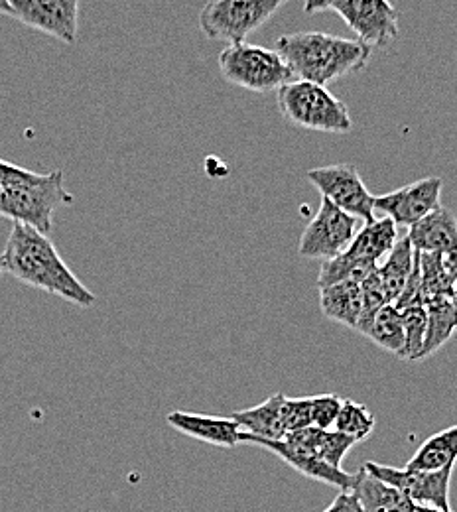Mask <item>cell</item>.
I'll use <instances>...</instances> for the list:
<instances>
[{"label":"cell","mask_w":457,"mask_h":512,"mask_svg":"<svg viewBox=\"0 0 457 512\" xmlns=\"http://www.w3.org/2000/svg\"><path fill=\"white\" fill-rule=\"evenodd\" d=\"M424 310H426L428 325H426V339L420 353V361L440 351L457 331V314L452 296L426 300Z\"/></svg>","instance_id":"cell-20"},{"label":"cell","mask_w":457,"mask_h":512,"mask_svg":"<svg viewBox=\"0 0 457 512\" xmlns=\"http://www.w3.org/2000/svg\"><path fill=\"white\" fill-rule=\"evenodd\" d=\"M166 422L176 432L217 448L233 449L241 444V428L231 418L174 410L166 416Z\"/></svg>","instance_id":"cell-15"},{"label":"cell","mask_w":457,"mask_h":512,"mask_svg":"<svg viewBox=\"0 0 457 512\" xmlns=\"http://www.w3.org/2000/svg\"><path fill=\"white\" fill-rule=\"evenodd\" d=\"M333 430L347 434V436L355 438L357 442H363L375 430V416L371 414V410L365 404L347 398L341 402V410L337 414Z\"/></svg>","instance_id":"cell-25"},{"label":"cell","mask_w":457,"mask_h":512,"mask_svg":"<svg viewBox=\"0 0 457 512\" xmlns=\"http://www.w3.org/2000/svg\"><path fill=\"white\" fill-rule=\"evenodd\" d=\"M357 227V217L341 211L322 197L318 213L312 217L300 237L298 255L310 260L335 258L349 247V243L357 235Z\"/></svg>","instance_id":"cell-9"},{"label":"cell","mask_w":457,"mask_h":512,"mask_svg":"<svg viewBox=\"0 0 457 512\" xmlns=\"http://www.w3.org/2000/svg\"><path fill=\"white\" fill-rule=\"evenodd\" d=\"M282 416H284V426L286 432L300 430L312 426V398H284L282 406Z\"/></svg>","instance_id":"cell-29"},{"label":"cell","mask_w":457,"mask_h":512,"mask_svg":"<svg viewBox=\"0 0 457 512\" xmlns=\"http://www.w3.org/2000/svg\"><path fill=\"white\" fill-rule=\"evenodd\" d=\"M418 256V270L422 280V302L432 298L454 296L456 286L446 268L444 255L438 253H416Z\"/></svg>","instance_id":"cell-24"},{"label":"cell","mask_w":457,"mask_h":512,"mask_svg":"<svg viewBox=\"0 0 457 512\" xmlns=\"http://www.w3.org/2000/svg\"><path fill=\"white\" fill-rule=\"evenodd\" d=\"M284 394L276 392L270 398H266L259 406L245 408L233 412L229 418L237 422L241 432L261 438V440H282L286 436L282 406H284Z\"/></svg>","instance_id":"cell-17"},{"label":"cell","mask_w":457,"mask_h":512,"mask_svg":"<svg viewBox=\"0 0 457 512\" xmlns=\"http://www.w3.org/2000/svg\"><path fill=\"white\" fill-rule=\"evenodd\" d=\"M73 199V193L67 192L64 186V172L54 170L40 174L34 182L0 188V217L50 235L56 211L71 205Z\"/></svg>","instance_id":"cell-4"},{"label":"cell","mask_w":457,"mask_h":512,"mask_svg":"<svg viewBox=\"0 0 457 512\" xmlns=\"http://www.w3.org/2000/svg\"><path fill=\"white\" fill-rule=\"evenodd\" d=\"M278 111L290 125L327 134H345L353 128L349 109L324 85L288 81L278 89Z\"/></svg>","instance_id":"cell-3"},{"label":"cell","mask_w":457,"mask_h":512,"mask_svg":"<svg viewBox=\"0 0 457 512\" xmlns=\"http://www.w3.org/2000/svg\"><path fill=\"white\" fill-rule=\"evenodd\" d=\"M312 398V426L320 430H333L343 398L337 394H318Z\"/></svg>","instance_id":"cell-28"},{"label":"cell","mask_w":457,"mask_h":512,"mask_svg":"<svg viewBox=\"0 0 457 512\" xmlns=\"http://www.w3.org/2000/svg\"><path fill=\"white\" fill-rule=\"evenodd\" d=\"M308 182L322 197L341 211L371 223L375 217V195L363 184L359 172L351 164L322 166L306 172Z\"/></svg>","instance_id":"cell-8"},{"label":"cell","mask_w":457,"mask_h":512,"mask_svg":"<svg viewBox=\"0 0 457 512\" xmlns=\"http://www.w3.org/2000/svg\"><path fill=\"white\" fill-rule=\"evenodd\" d=\"M396 241L398 229L391 219L381 217L373 219L371 223H365L363 229L357 231V235L341 255L322 262L320 276L316 280L318 288L351 278L361 282L385 260V256L391 253Z\"/></svg>","instance_id":"cell-5"},{"label":"cell","mask_w":457,"mask_h":512,"mask_svg":"<svg viewBox=\"0 0 457 512\" xmlns=\"http://www.w3.org/2000/svg\"><path fill=\"white\" fill-rule=\"evenodd\" d=\"M333 2H335V0H306V4H304V12H306V14L326 12V10H329V6H331Z\"/></svg>","instance_id":"cell-32"},{"label":"cell","mask_w":457,"mask_h":512,"mask_svg":"<svg viewBox=\"0 0 457 512\" xmlns=\"http://www.w3.org/2000/svg\"><path fill=\"white\" fill-rule=\"evenodd\" d=\"M38 178H40V174H36L32 170H24V168H20L16 164H10V162L0 158V188L34 182Z\"/></svg>","instance_id":"cell-30"},{"label":"cell","mask_w":457,"mask_h":512,"mask_svg":"<svg viewBox=\"0 0 457 512\" xmlns=\"http://www.w3.org/2000/svg\"><path fill=\"white\" fill-rule=\"evenodd\" d=\"M416 512H452V511H446V509H436V507H422V505H416Z\"/></svg>","instance_id":"cell-34"},{"label":"cell","mask_w":457,"mask_h":512,"mask_svg":"<svg viewBox=\"0 0 457 512\" xmlns=\"http://www.w3.org/2000/svg\"><path fill=\"white\" fill-rule=\"evenodd\" d=\"M4 274V262H2V256H0V276Z\"/></svg>","instance_id":"cell-37"},{"label":"cell","mask_w":457,"mask_h":512,"mask_svg":"<svg viewBox=\"0 0 457 512\" xmlns=\"http://www.w3.org/2000/svg\"><path fill=\"white\" fill-rule=\"evenodd\" d=\"M288 0H209L199 10V30L209 40L243 44Z\"/></svg>","instance_id":"cell-7"},{"label":"cell","mask_w":457,"mask_h":512,"mask_svg":"<svg viewBox=\"0 0 457 512\" xmlns=\"http://www.w3.org/2000/svg\"><path fill=\"white\" fill-rule=\"evenodd\" d=\"M357 444L359 442L347 434H341L337 430H324L322 438H320V446H318V457L322 461H326L327 465L341 469L343 459Z\"/></svg>","instance_id":"cell-27"},{"label":"cell","mask_w":457,"mask_h":512,"mask_svg":"<svg viewBox=\"0 0 457 512\" xmlns=\"http://www.w3.org/2000/svg\"><path fill=\"white\" fill-rule=\"evenodd\" d=\"M457 465V426L428 438L404 469L408 471H442Z\"/></svg>","instance_id":"cell-21"},{"label":"cell","mask_w":457,"mask_h":512,"mask_svg":"<svg viewBox=\"0 0 457 512\" xmlns=\"http://www.w3.org/2000/svg\"><path fill=\"white\" fill-rule=\"evenodd\" d=\"M452 302H454V308H456V314H457V290L454 292V296H452Z\"/></svg>","instance_id":"cell-36"},{"label":"cell","mask_w":457,"mask_h":512,"mask_svg":"<svg viewBox=\"0 0 457 512\" xmlns=\"http://www.w3.org/2000/svg\"><path fill=\"white\" fill-rule=\"evenodd\" d=\"M239 442L241 444H253L259 448L266 449L270 453H274L276 457H280L284 463H288L292 469H296L298 473H302L308 479L326 483L331 487H337L341 491H351L357 483V473H347L343 469H335L331 465H327L326 461H322L316 455L304 453L300 449L290 448L284 440H261V438H253L245 432L239 434Z\"/></svg>","instance_id":"cell-14"},{"label":"cell","mask_w":457,"mask_h":512,"mask_svg":"<svg viewBox=\"0 0 457 512\" xmlns=\"http://www.w3.org/2000/svg\"><path fill=\"white\" fill-rule=\"evenodd\" d=\"M402 314V327H404V345L402 351L398 355V359L402 361H420V353L424 347V339H426V310L424 306H410L400 310Z\"/></svg>","instance_id":"cell-26"},{"label":"cell","mask_w":457,"mask_h":512,"mask_svg":"<svg viewBox=\"0 0 457 512\" xmlns=\"http://www.w3.org/2000/svg\"><path fill=\"white\" fill-rule=\"evenodd\" d=\"M4 272L22 284L54 294L79 308H91L97 296L73 274L50 235L14 223L2 253Z\"/></svg>","instance_id":"cell-1"},{"label":"cell","mask_w":457,"mask_h":512,"mask_svg":"<svg viewBox=\"0 0 457 512\" xmlns=\"http://www.w3.org/2000/svg\"><path fill=\"white\" fill-rule=\"evenodd\" d=\"M324 512H363L355 491H341Z\"/></svg>","instance_id":"cell-31"},{"label":"cell","mask_w":457,"mask_h":512,"mask_svg":"<svg viewBox=\"0 0 457 512\" xmlns=\"http://www.w3.org/2000/svg\"><path fill=\"white\" fill-rule=\"evenodd\" d=\"M414 260H416V251L410 245L408 237H402L394 243L391 253L385 256V260L377 266L387 302L394 304L398 300V296L402 294L412 268H414Z\"/></svg>","instance_id":"cell-22"},{"label":"cell","mask_w":457,"mask_h":512,"mask_svg":"<svg viewBox=\"0 0 457 512\" xmlns=\"http://www.w3.org/2000/svg\"><path fill=\"white\" fill-rule=\"evenodd\" d=\"M361 335L398 357L404 345V327L400 310L394 308V304L383 306L373 316V320L369 321V325L361 331Z\"/></svg>","instance_id":"cell-23"},{"label":"cell","mask_w":457,"mask_h":512,"mask_svg":"<svg viewBox=\"0 0 457 512\" xmlns=\"http://www.w3.org/2000/svg\"><path fill=\"white\" fill-rule=\"evenodd\" d=\"M320 290V310L327 320L355 329L363 312V292L359 280H343Z\"/></svg>","instance_id":"cell-18"},{"label":"cell","mask_w":457,"mask_h":512,"mask_svg":"<svg viewBox=\"0 0 457 512\" xmlns=\"http://www.w3.org/2000/svg\"><path fill=\"white\" fill-rule=\"evenodd\" d=\"M276 52L292 77L324 85L365 69L373 48L326 32H294L276 40Z\"/></svg>","instance_id":"cell-2"},{"label":"cell","mask_w":457,"mask_h":512,"mask_svg":"<svg viewBox=\"0 0 457 512\" xmlns=\"http://www.w3.org/2000/svg\"><path fill=\"white\" fill-rule=\"evenodd\" d=\"M353 491L363 512H416V505L402 491L373 477L363 467L357 471Z\"/></svg>","instance_id":"cell-19"},{"label":"cell","mask_w":457,"mask_h":512,"mask_svg":"<svg viewBox=\"0 0 457 512\" xmlns=\"http://www.w3.org/2000/svg\"><path fill=\"white\" fill-rule=\"evenodd\" d=\"M0 14L8 16V2L6 0H0Z\"/></svg>","instance_id":"cell-35"},{"label":"cell","mask_w":457,"mask_h":512,"mask_svg":"<svg viewBox=\"0 0 457 512\" xmlns=\"http://www.w3.org/2000/svg\"><path fill=\"white\" fill-rule=\"evenodd\" d=\"M406 237L416 253H454L457 251L456 213L440 205L412 227H408Z\"/></svg>","instance_id":"cell-16"},{"label":"cell","mask_w":457,"mask_h":512,"mask_svg":"<svg viewBox=\"0 0 457 512\" xmlns=\"http://www.w3.org/2000/svg\"><path fill=\"white\" fill-rule=\"evenodd\" d=\"M363 469L369 471L373 477L402 491L414 505L452 511L450 485H452L454 467H448L442 471H408V469H394L389 465L367 461Z\"/></svg>","instance_id":"cell-11"},{"label":"cell","mask_w":457,"mask_h":512,"mask_svg":"<svg viewBox=\"0 0 457 512\" xmlns=\"http://www.w3.org/2000/svg\"><path fill=\"white\" fill-rule=\"evenodd\" d=\"M8 16L67 46L77 42L81 0H6Z\"/></svg>","instance_id":"cell-12"},{"label":"cell","mask_w":457,"mask_h":512,"mask_svg":"<svg viewBox=\"0 0 457 512\" xmlns=\"http://www.w3.org/2000/svg\"><path fill=\"white\" fill-rule=\"evenodd\" d=\"M219 71L231 85L253 93L278 91L292 81V71L276 50L253 44H231L219 54Z\"/></svg>","instance_id":"cell-6"},{"label":"cell","mask_w":457,"mask_h":512,"mask_svg":"<svg viewBox=\"0 0 457 512\" xmlns=\"http://www.w3.org/2000/svg\"><path fill=\"white\" fill-rule=\"evenodd\" d=\"M444 190L442 178H422L406 184L398 190L375 195V213L391 219L392 223L412 227L430 211L440 207V195Z\"/></svg>","instance_id":"cell-13"},{"label":"cell","mask_w":457,"mask_h":512,"mask_svg":"<svg viewBox=\"0 0 457 512\" xmlns=\"http://www.w3.org/2000/svg\"><path fill=\"white\" fill-rule=\"evenodd\" d=\"M329 10L369 48H389L398 38V12L389 0H335Z\"/></svg>","instance_id":"cell-10"},{"label":"cell","mask_w":457,"mask_h":512,"mask_svg":"<svg viewBox=\"0 0 457 512\" xmlns=\"http://www.w3.org/2000/svg\"><path fill=\"white\" fill-rule=\"evenodd\" d=\"M444 262H446V268H448V272H450V276H452L454 286H456L457 290V251L444 255Z\"/></svg>","instance_id":"cell-33"}]
</instances>
